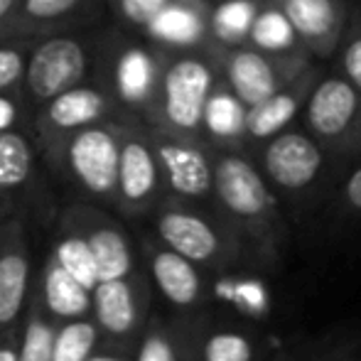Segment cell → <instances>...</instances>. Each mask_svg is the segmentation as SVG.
Segmentation results:
<instances>
[{
  "label": "cell",
  "instance_id": "6da1fadb",
  "mask_svg": "<svg viewBox=\"0 0 361 361\" xmlns=\"http://www.w3.org/2000/svg\"><path fill=\"white\" fill-rule=\"evenodd\" d=\"M212 209L236 233L253 266H278L290 241L283 204L263 180L251 155L241 150H212Z\"/></svg>",
  "mask_w": 361,
  "mask_h": 361
},
{
  "label": "cell",
  "instance_id": "7a4b0ae2",
  "mask_svg": "<svg viewBox=\"0 0 361 361\" xmlns=\"http://www.w3.org/2000/svg\"><path fill=\"white\" fill-rule=\"evenodd\" d=\"M147 221L150 233L162 246L200 266L209 276L238 271L251 263L236 233L212 207L190 204L165 195Z\"/></svg>",
  "mask_w": 361,
  "mask_h": 361
},
{
  "label": "cell",
  "instance_id": "3957f363",
  "mask_svg": "<svg viewBox=\"0 0 361 361\" xmlns=\"http://www.w3.org/2000/svg\"><path fill=\"white\" fill-rule=\"evenodd\" d=\"M219 81L216 47L167 52L162 57L152 116L155 128L177 138L202 140V118L209 94ZM207 145V143H204Z\"/></svg>",
  "mask_w": 361,
  "mask_h": 361
},
{
  "label": "cell",
  "instance_id": "277c9868",
  "mask_svg": "<svg viewBox=\"0 0 361 361\" xmlns=\"http://www.w3.org/2000/svg\"><path fill=\"white\" fill-rule=\"evenodd\" d=\"M298 121L332 165L361 157V94L337 72L319 76Z\"/></svg>",
  "mask_w": 361,
  "mask_h": 361
},
{
  "label": "cell",
  "instance_id": "5b68a950",
  "mask_svg": "<svg viewBox=\"0 0 361 361\" xmlns=\"http://www.w3.org/2000/svg\"><path fill=\"white\" fill-rule=\"evenodd\" d=\"M251 160L281 204H307L332 167L324 150L305 133L300 123L290 126L253 150Z\"/></svg>",
  "mask_w": 361,
  "mask_h": 361
},
{
  "label": "cell",
  "instance_id": "8992f818",
  "mask_svg": "<svg viewBox=\"0 0 361 361\" xmlns=\"http://www.w3.org/2000/svg\"><path fill=\"white\" fill-rule=\"evenodd\" d=\"M64 162L67 175L91 200V204H111L116 202L121 162V130L109 126H89V128L67 138L54 152Z\"/></svg>",
  "mask_w": 361,
  "mask_h": 361
},
{
  "label": "cell",
  "instance_id": "52a82bcc",
  "mask_svg": "<svg viewBox=\"0 0 361 361\" xmlns=\"http://www.w3.org/2000/svg\"><path fill=\"white\" fill-rule=\"evenodd\" d=\"M138 251L152 295L162 298L172 314H200L212 307L209 273L162 246L150 231L138 238Z\"/></svg>",
  "mask_w": 361,
  "mask_h": 361
},
{
  "label": "cell",
  "instance_id": "ba28073f",
  "mask_svg": "<svg viewBox=\"0 0 361 361\" xmlns=\"http://www.w3.org/2000/svg\"><path fill=\"white\" fill-rule=\"evenodd\" d=\"M152 288L145 273L106 281L91 290V319L99 327L106 347L133 349L140 332L145 329L152 310Z\"/></svg>",
  "mask_w": 361,
  "mask_h": 361
},
{
  "label": "cell",
  "instance_id": "9c48e42d",
  "mask_svg": "<svg viewBox=\"0 0 361 361\" xmlns=\"http://www.w3.org/2000/svg\"><path fill=\"white\" fill-rule=\"evenodd\" d=\"M216 62L224 84L246 109H251L302 74L312 59L307 54H268L243 44L231 49L216 47Z\"/></svg>",
  "mask_w": 361,
  "mask_h": 361
},
{
  "label": "cell",
  "instance_id": "30bf717a",
  "mask_svg": "<svg viewBox=\"0 0 361 361\" xmlns=\"http://www.w3.org/2000/svg\"><path fill=\"white\" fill-rule=\"evenodd\" d=\"M69 221L89 243L94 256L99 283L123 281V278L138 276L143 271L138 251V238L123 226V221L111 216L99 204L91 202H76L59 214Z\"/></svg>",
  "mask_w": 361,
  "mask_h": 361
},
{
  "label": "cell",
  "instance_id": "8fae6325",
  "mask_svg": "<svg viewBox=\"0 0 361 361\" xmlns=\"http://www.w3.org/2000/svg\"><path fill=\"white\" fill-rule=\"evenodd\" d=\"M32 221L23 214L0 219V337L15 332L35 286Z\"/></svg>",
  "mask_w": 361,
  "mask_h": 361
},
{
  "label": "cell",
  "instance_id": "7c38bea8",
  "mask_svg": "<svg viewBox=\"0 0 361 361\" xmlns=\"http://www.w3.org/2000/svg\"><path fill=\"white\" fill-rule=\"evenodd\" d=\"M147 138L160 165L165 195L190 204L212 207V185H214L212 147L200 140L177 138L157 128L150 130Z\"/></svg>",
  "mask_w": 361,
  "mask_h": 361
},
{
  "label": "cell",
  "instance_id": "4fadbf2b",
  "mask_svg": "<svg viewBox=\"0 0 361 361\" xmlns=\"http://www.w3.org/2000/svg\"><path fill=\"white\" fill-rule=\"evenodd\" d=\"M165 197L160 165L150 138L140 130H121L118 187L114 207L130 221L147 219Z\"/></svg>",
  "mask_w": 361,
  "mask_h": 361
},
{
  "label": "cell",
  "instance_id": "5bb4252c",
  "mask_svg": "<svg viewBox=\"0 0 361 361\" xmlns=\"http://www.w3.org/2000/svg\"><path fill=\"white\" fill-rule=\"evenodd\" d=\"M192 349L195 361H268L256 324L214 307L192 317Z\"/></svg>",
  "mask_w": 361,
  "mask_h": 361
},
{
  "label": "cell",
  "instance_id": "9a60e30c",
  "mask_svg": "<svg viewBox=\"0 0 361 361\" xmlns=\"http://www.w3.org/2000/svg\"><path fill=\"white\" fill-rule=\"evenodd\" d=\"M302 52L314 64L334 59L352 18V0H281Z\"/></svg>",
  "mask_w": 361,
  "mask_h": 361
},
{
  "label": "cell",
  "instance_id": "2e32d148",
  "mask_svg": "<svg viewBox=\"0 0 361 361\" xmlns=\"http://www.w3.org/2000/svg\"><path fill=\"white\" fill-rule=\"evenodd\" d=\"M324 74L322 64H310L302 74H298L293 81L263 99L261 104L251 106L246 111V126H243V152L251 155L263 143L276 138L290 126L298 123L302 106L307 104L310 94H312L317 79Z\"/></svg>",
  "mask_w": 361,
  "mask_h": 361
},
{
  "label": "cell",
  "instance_id": "e0dca14e",
  "mask_svg": "<svg viewBox=\"0 0 361 361\" xmlns=\"http://www.w3.org/2000/svg\"><path fill=\"white\" fill-rule=\"evenodd\" d=\"M86 74V49L79 39L52 37L37 44L25 64V79L35 101H52L79 86Z\"/></svg>",
  "mask_w": 361,
  "mask_h": 361
},
{
  "label": "cell",
  "instance_id": "ac0fdd59",
  "mask_svg": "<svg viewBox=\"0 0 361 361\" xmlns=\"http://www.w3.org/2000/svg\"><path fill=\"white\" fill-rule=\"evenodd\" d=\"M106 114H109V101L104 91L94 86H74L47 104L39 121V133L54 155L64 140L89 126H99Z\"/></svg>",
  "mask_w": 361,
  "mask_h": 361
},
{
  "label": "cell",
  "instance_id": "d6986e66",
  "mask_svg": "<svg viewBox=\"0 0 361 361\" xmlns=\"http://www.w3.org/2000/svg\"><path fill=\"white\" fill-rule=\"evenodd\" d=\"M209 0H172L155 20L145 27L147 37L170 52L209 49Z\"/></svg>",
  "mask_w": 361,
  "mask_h": 361
},
{
  "label": "cell",
  "instance_id": "ffe728a7",
  "mask_svg": "<svg viewBox=\"0 0 361 361\" xmlns=\"http://www.w3.org/2000/svg\"><path fill=\"white\" fill-rule=\"evenodd\" d=\"M32 290L54 324L91 317V290L81 288L72 276H67L49 253L37 263Z\"/></svg>",
  "mask_w": 361,
  "mask_h": 361
},
{
  "label": "cell",
  "instance_id": "44dd1931",
  "mask_svg": "<svg viewBox=\"0 0 361 361\" xmlns=\"http://www.w3.org/2000/svg\"><path fill=\"white\" fill-rule=\"evenodd\" d=\"M35 177V150L18 130L0 133V219L23 214Z\"/></svg>",
  "mask_w": 361,
  "mask_h": 361
},
{
  "label": "cell",
  "instance_id": "7402d4cb",
  "mask_svg": "<svg viewBox=\"0 0 361 361\" xmlns=\"http://www.w3.org/2000/svg\"><path fill=\"white\" fill-rule=\"evenodd\" d=\"M192 317L195 314L152 312L130 349V361H195Z\"/></svg>",
  "mask_w": 361,
  "mask_h": 361
},
{
  "label": "cell",
  "instance_id": "603a6c76",
  "mask_svg": "<svg viewBox=\"0 0 361 361\" xmlns=\"http://www.w3.org/2000/svg\"><path fill=\"white\" fill-rule=\"evenodd\" d=\"M246 106L231 94L219 76L204 106L202 118V140L212 150H241L243 152V126H246Z\"/></svg>",
  "mask_w": 361,
  "mask_h": 361
},
{
  "label": "cell",
  "instance_id": "cb8c5ba5",
  "mask_svg": "<svg viewBox=\"0 0 361 361\" xmlns=\"http://www.w3.org/2000/svg\"><path fill=\"white\" fill-rule=\"evenodd\" d=\"M162 57L145 47H128L116 59V91L128 106L152 109L160 84Z\"/></svg>",
  "mask_w": 361,
  "mask_h": 361
},
{
  "label": "cell",
  "instance_id": "d4e9b609",
  "mask_svg": "<svg viewBox=\"0 0 361 361\" xmlns=\"http://www.w3.org/2000/svg\"><path fill=\"white\" fill-rule=\"evenodd\" d=\"M49 256L57 261L67 276H72L81 288L94 290L99 286V273H96L94 256L89 251V243L69 221L57 216V226L52 233V243L47 248Z\"/></svg>",
  "mask_w": 361,
  "mask_h": 361
},
{
  "label": "cell",
  "instance_id": "484cf974",
  "mask_svg": "<svg viewBox=\"0 0 361 361\" xmlns=\"http://www.w3.org/2000/svg\"><path fill=\"white\" fill-rule=\"evenodd\" d=\"M263 0H219L209 8L212 44L219 49H231L248 44V32L261 10Z\"/></svg>",
  "mask_w": 361,
  "mask_h": 361
},
{
  "label": "cell",
  "instance_id": "4316f807",
  "mask_svg": "<svg viewBox=\"0 0 361 361\" xmlns=\"http://www.w3.org/2000/svg\"><path fill=\"white\" fill-rule=\"evenodd\" d=\"M248 44L268 54H305L283 13L281 0H263L248 32Z\"/></svg>",
  "mask_w": 361,
  "mask_h": 361
},
{
  "label": "cell",
  "instance_id": "83f0119b",
  "mask_svg": "<svg viewBox=\"0 0 361 361\" xmlns=\"http://www.w3.org/2000/svg\"><path fill=\"white\" fill-rule=\"evenodd\" d=\"M57 324L47 317L37 295H30L27 310L18 324V352L15 361H52V342Z\"/></svg>",
  "mask_w": 361,
  "mask_h": 361
},
{
  "label": "cell",
  "instance_id": "f1b7e54d",
  "mask_svg": "<svg viewBox=\"0 0 361 361\" xmlns=\"http://www.w3.org/2000/svg\"><path fill=\"white\" fill-rule=\"evenodd\" d=\"M101 344L104 339L91 317L62 322L54 329L52 361H86Z\"/></svg>",
  "mask_w": 361,
  "mask_h": 361
},
{
  "label": "cell",
  "instance_id": "f546056e",
  "mask_svg": "<svg viewBox=\"0 0 361 361\" xmlns=\"http://www.w3.org/2000/svg\"><path fill=\"white\" fill-rule=\"evenodd\" d=\"M334 59H337L334 72L361 94V20L357 10H352V18H349V25L344 30Z\"/></svg>",
  "mask_w": 361,
  "mask_h": 361
},
{
  "label": "cell",
  "instance_id": "4dcf8cb0",
  "mask_svg": "<svg viewBox=\"0 0 361 361\" xmlns=\"http://www.w3.org/2000/svg\"><path fill=\"white\" fill-rule=\"evenodd\" d=\"M81 3L84 0H23L20 3V18L35 25L54 23V20H62L69 13H74Z\"/></svg>",
  "mask_w": 361,
  "mask_h": 361
},
{
  "label": "cell",
  "instance_id": "1f68e13d",
  "mask_svg": "<svg viewBox=\"0 0 361 361\" xmlns=\"http://www.w3.org/2000/svg\"><path fill=\"white\" fill-rule=\"evenodd\" d=\"M172 0H116L118 15L135 27H147Z\"/></svg>",
  "mask_w": 361,
  "mask_h": 361
},
{
  "label": "cell",
  "instance_id": "d6a6232c",
  "mask_svg": "<svg viewBox=\"0 0 361 361\" xmlns=\"http://www.w3.org/2000/svg\"><path fill=\"white\" fill-rule=\"evenodd\" d=\"M337 207L349 216H361V160L344 177L342 187L337 192Z\"/></svg>",
  "mask_w": 361,
  "mask_h": 361
},
{
  "label": "cell",
  "instance_id": "836d02e7",
  "mask_svg": "<svg viewBox=\"0 0 361 361\" xmlns=\"http://www.w3.org/2000/svg\"><path fill=\"white\" fill-rule=\"evenodd\" d=\"M25 74V57L15 47H0V91L13 86Z\"/></svg>",
  "mask_w": 361,
  "mask_h": 361
},
{
  "label": "cell",
  "instance_id": "e575fe53",
  "mask_svg": "<svg viewBox=\"0 0 361 361\" xmlns=\"http://www.w3.org/2000/svg\"><path fill=\"white\" fill-rule=\"evenodd\" d=\"M278 361H357L354 347L339 344V347H324V349H307V352L288 354Z\"/></svg>",
  "mask_w": 361,
  "mask_h": 361
},
{
  "label": "cell",
  "instance_id": "d590c367",
  "mask_svg": "<svg viewBox=\"0 0 361 361\" xmlns=\"http://www.w3.org/2000/svg\"><path fill=\"white\" fill-rule=\"evenodd\" d=\"M15 121H18V109H15V104L10 99H5V96H0V133L13 130Z\"/></svg>",
  "mask_w": 361,
  "mask_h": 361
},
{
  "label": "cell",
  "instance_id": "8d00e7d4",
  "mask_svg": "<svg viewBox=\"0 0 361 361\" xmlns=\"http://www.w3.org/2000/svg\"><path fill=\"white\" fill-rule=\"evenodd\" d=\"M86 361H130V352L128 349H116V347L101 344Z\"/></svg>",
  "mask_w": 361,
  "mask_h": 361
},
{
  "label": "cell",
  "instance_id": "74e56055",
  "mask_svg": "<svg viewBox=\"0 0 361 361\" xmlns=\"http://www.w3.org/2000/svg\"><path fill=\"white\" fill-rule=\"evenodd\" d=\"M15 352H18V329L0 337V361H15Z\"/></svg>",
  "mask_w": 361,
  "mask_h": 361
},
{
  "label": "cell",
  "instance_id": "f35d334b",
  "mask_svg": "<svg viewBox=\"0 0 361 361\" xmlns=\"http://www.w3.org/2000/svg\"><path fill=\"white\" fill-rule=\"evenodd\" d=\"M23 3V0H0V30H3V25L8 23L10 18H13L15 8Z\"/></svg>",
  "mask_w": 361,
  "mask_h": 361
},
{
  "label": "cell",
  "instance_id": "ab89813d",
  "mask_svg": "<svg viewBox=\"0 0 361 361\" xmlns=\"http://www.w3.org/2000/svg\"><path fill=\"white\" fill-rule=\"evenodd\" d=\"M354 10H357V15H359V20H361V0H357V3H354Z\"/></svg>",
  "mask_w": 361,
  "mask_h": 361
},
{
  "label": "cell",
  "instance_id": "60d3db41",
  "mask_svg": "<svg viewBox=\"0 0 361 361\" xmlns=\"http://www.w3.org/2000/svg\"><path fill=\"white\" fill-rule=\"evenodd\" d=\"M359 361H361V359H359Z\"/></svg>",
  "mask_w": 361,
  "mask_h": 361
}]
</instances>
